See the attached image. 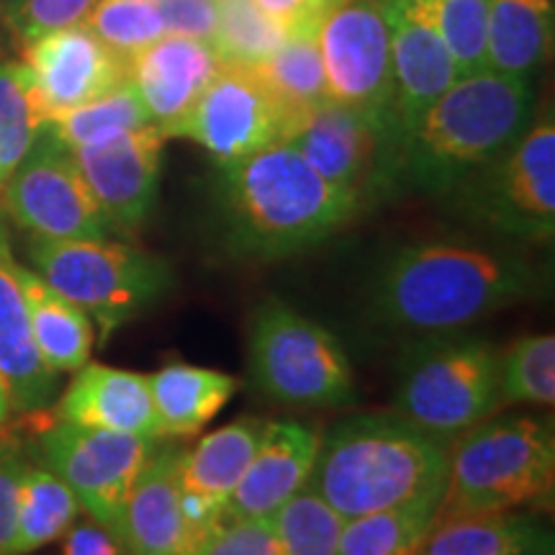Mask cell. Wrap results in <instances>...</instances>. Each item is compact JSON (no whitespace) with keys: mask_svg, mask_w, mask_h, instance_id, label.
Returning <instances> with one entry per match:
<instances>
[{"mask_svg":"<svg viewBox=\"0 0 555 555\" xmlns=\"http://www.w3.org/2000/svg\"><path fill=\"white\" fill-rule=\"evenodd\" d=\"M317 39L330 99L373 119L397 124L391 31L384 0H343L322 21Z\"/></svg>","mask_w":555,"mask_h":555,"instance_id":"cell-13","label":"cell"},{"mask_svg":"<svg viewBox=\"0 0 555 555\" xmlns=\"http://www.w3.org/2000/svg\"><path fill=\"white\" fill-rule=\"evenodd\" d=\"M491 0H437L435 21L446 41L457 78L486 69Z\"/></svg>","mask_w":555,"mask_h":555,"instance_id":"cell-37","label":"cell"},{"mask_svg":"<svg viewBox=\"0 0 555 555\" xmlns=\"http://www.w3.org/2000/svg\"><path fill=\"white\" fill-rule=\"evenodd\" d=\"M553 0H491L486 69L530 80L553 54Z\"/></svg>","mask_w":555,"mask_h":555,"instance_id":"cell-26","label":"cell"},{"mask_svg":"<svg viewBox=\"0 0 555 555\" xmlns=\"http://www.w3.org/2000/svg\"><path fill=\"white\" fill-rule=\"evenodd\" d=\"M538 270L512 253L457 242L401 247L373 286V314L391 327L446 335L525 301Z\"/></svg>","mask_w":555,"mask_h":555,"instance_id":"cell-1","label":"cell"},{"mask_svg":"<svg viewBox=\"0 0 555 555\" xmlns=\"http://www.w3.org/2000/svg\"><path fill=\"white\" fill-rule=\"evenodd\" d=\"M86 26L111 52L127 62L144 47L165 37L157 3H142V0H99L86 18Z\"/></svg>","mask_w":555,"mask_h":555,"instance_id":"cell-36","label":"cell"},{"mask_svg":"<svg viewBox=\"0 0 555 555\" xmlns=\"http://www.w3.org/2000/svg\"><path fill=\"white\" fill-rule=\"evenodd\" d=\"M288 144L324 180L360 204L401 180L404 137L393 121L327 101L311 111Z\"/></svg>","mask_w":555,"mask_h":555,"instance_id":"cell-11","label":"cell"},{"mask_svg":"<svg viewBox=\"0 0 555 555\" xmlns=\"http://www.w3.org/2000/svg\"><path fill=\"white\" fill-rule=\"evenodd\" d=\"M152 442L137 435L54 422L41 433V455L47 468L73 489L80 509L119 538L124 506Z\"/></svg>","mask_w":555,"mask_h":555,"instance_id":"cell-14","label":"cell"},{"mask_svg":"<svg viewBox=\"0 0 555 555\" xmlns=\"http://www.w3.org/2000/svg\"><path fill=\"white\" fill-rule=\"evenodd\" d=\"M270 18L283 26V31L319 29L330 11L343 0H255Z\"/></svg>","mask_w":555,"mask_h":555,"instance_id":"cell-42","label":"cell"},{"mask_svg":"<svg viewBox=\"0 0 555 555\" xmlns=\"http://www.w3.org/2000/svg\"><path fill=\"white\" fill-rule=\"evenodd\" d=\"M142 3H159V0H142Z\"/></svg>","mask_w":555,"mask_h":555,"instance_id":"cell-47","label":"cell"},{"mask_svg":"<svg viewBox=\"0 0 555 555\" xmlns=\"http://www.w3.org/2000/svg\"><path fill=\"white\" fill-rule=\"evenodd\" d=\"M538 522L522 515H476L442 519L416 555H496L525 538Z\"/></svg>","mask_w":555,"mask_h":555,"instance_id":"cell-34","label":"cell"},{"mask_svg":"<svg viewBox=\"0 0 555 555\" xmlns=\"http://www.w3.org/2000/svg\"><path fill=\"white\" fill-rule=\"evenodd\" d=\"M229 245L237 255L275 260L337 234L360 201L335 189L288 142L221 165Z\"/></svg>","mask_w":555,"mask_h":555,"instance_id":"cell-2","label":"cell"},{"mask_svg":"<svg viewBox=\"0 0 555 555\" xmlns=\"http://www.w3.org/2000/svg\"><path fill=\"white\" fill-rule=\"evenodd\" d=\"M99 0H0V21L16 44L26 47L47 34L86 24Z\"/></svg>","mask_w":555,"mask_h":555,"instance_id":"cell-38","label":"cell"},{"mask_svg":"<svg viewBox=\"0 0 555 555\" xmlns=\"http://www.w3.org/2000/svg\"><path fill=\"white\" fill-rule=\"evenodd\" d=\"M0 189H3V170H0Z\"/></svg>","mask_w":555,"mask_h":555,"instance_id":"cell-46","label":"cell"},{"mask_svg":"<svg viewBox=\"0 0 555 555\" xmlns=\"http://www.w3.org/2000/svg\"><path fill=\"white\" fill-rule=\"evenodd\" d=\"M450 446L406 416L358 414L319 437L307 486L345 519L420 499H442Z\"/></svg>","mask_w":555,"mask_h":555,"instance_id":"cell-3","label":"cell"},{"mask_svg":"<svg viewBox=\"0 0 555 555\" xmlns=\"http://www.w3.org/2000/svg\"><path fill=\"white\" fill-rule=\"evenodd\" d=\"M37 93L24 62H0V170L5 178L34 147L44 129Z\"/></svg>","mask_w":555,"mask_h":555,"instance_id":"cell-32","label":"cell"},{"mask_svg":"<svg viewBox=\"0 0 555 555\" xmlns=\"http://www.w3.org/2000/svg\"><path fill=\"white\" fill-rule=\"evenodd\" d=\"M24 468L26 457L18 442L0 440V555H16L13 540H16L18 489Z\"/></svg>","mask_w":555,"mask_h":555,"instance_id":"cell-40","label":"cell"},{"mask_svg":"<svg viewBox=\"0 0 555 555\" xmlns=\"http://www.w3.org/2000/svg\"><path fill=\"white\" fill-rule=\"evenodd\" d=\"M450 450L442 519L502 515L543 502L555 483V437L551 422L496 416L457 437Z\"/></svg>","mask_w":555,"mask_h":555,"instance_id":"cell-5","label":"cell"},{"mask_svg":"<svg viewBox=\"0 0 555 555\" xmlns=\"http://www.w3.org/2000/svg\"><path fill=\"white\" fill-rule=\"evenodd\" d=\"M468 183H474L470 208L486 224L519 242H551L555 232L553 111L530 124L496 163Z\"/></svg>","mask_w":555,"mask_h":555,"instance_id":"cell-10","label":"cell"},{"mask_svg":"<svg viewBox=\"0 0 555 555\" xmlns=\"http://www.w3.org/2000/svg\"><path fill=\"white\" fill-rule=\"evenodd\" d=\"M420 551H409V553H404V555H416Z\"/></svg>","mask_w":555,"mask_h":555,"instance_id":"cell-48","label":"cell"},{"mask_svg":"<svg viewBox=\"0 0 555 555\" xmlns=\"http://www.w3.org/2000/svg\"><path fill=\"white\" fill-rule=\"evenodd\" d=\"M18 281L24 288L29 311L31 337L41 360L52 373H75L90 360L95 330L90 317L60 291L41 278L34 268L18 262Z\"/></svg>","mask_w":555,"mask_h":555,"instance_id":"cell-24","label":"cell"},{"mask_svg":"<svg viewBox=\"0 0 555 555\" xmlns=\"http://www.w3.org/2000/svg\"><path fill=\"white\" fill-rule=\"evenodd\" d=\"M147 124H152L147 108L142 106L131 82H124V86L114 88L101 99L82 103V106L52 119L47 124V129L62 147L75 152L88 147V144L121 134V131L147 127Z\"/></svg>","mask_w":555,"mask_h":555,"instance_id":"cell-30","label":"cell"},{"mask_svg":"<svg viewBox=\"0 0 555 555\" xmlns=\"http://www.w3.org/2000/svg\"><path fill=\"white\" fill-rule=\"evenodd\" d=\"M163 150L165 134L155 124H147L73 152L111 229H137L152 214Z\"/></svg>","mask_w":555,"mask_h":555,"instance_id":"cell-16","label":"cell"},{"mask_svg":"<svg viewBox=\"0 0 555 555\" xmlns=\"http://www.w3.org/2000/svg\"><path fill=\"white\" fill-rule=\"evenodd\" d=\"M317 34L319 29L288 31L281 47L260 67H255L298 124L307 121L311 111L322 103L332 101Z\"/></svg>","mask_w":555,"mask_h":555,"instance_id":"cell-28","label":"cell"},{"mask_svg":"<svg viewBox=\"0 0 555 555\" xmlns=\"http://www.w3.org/2000/svg\"><path fill=\"white\" fill-rule=\"evenodd\" d=\"M286 39L283 26L268 16L255 0H219L214 50L221 65L260 67Z\"/></svg>","mask_w":555,"mask_h":555,"instance_id":"cell-33","label":"cell"},{"mask_svg":"<svg viewBox=\"0 0 555 555\" xmlns=\"http://www.w3.org/2000/svg\"><path fill=\"white\" fill-rule=\"evenodd\" d=\"M0 208L13 224L39 240H103L111 234L73 152L47 127L5 178Z\"/></svg>","mask_w":555,"mask_h":555,"instance_id":"cell-9","label":"cell"},{"mask_svg":"<svg viewBox=\"0 0 555 555\" xmlns=\"http://www.w3.org/2000/svg\"><path fill=\"white\" fill-rule=\"evenodd\" d=\"M80 502L73 489L47 466L26 463L18 489L13 553L29 555L60 540L78 522Z\"/></svg>","mask_w":555,"mask_h":555,"instance_id":"cell-27","label":"cell"},{"mask_svg":"<svg viewBox=\"0 0 555 555\" xmlns=\"http://www.w3.org/2000/svg\"><path fill=\"white\" fill-rule=\"evenodd\" d=\"M499 358L481 337L427 335L401 363L397 412L450 446L502 406Z\"/></svg>","mask_w":555,"mask_h":555,"instance_id":"cell-6","label":"cell"},{"mask_svg":"<svg viewBox=\"0 0 555 555\" xmlns=\"http://www.w3.org/2000/svg\"><path fill=\"white\" fill-rule=\"evenodd\" d=\"M0 378L9 391L11 409L18 414L41 412L57 393V373L41 360L31 337L29 311L18 281L9 229L0 219Z\"/></svg>","mask_w":555,"mask_h":555,"instance_id":"cell-22","label":"cell"},{"mask_svg":"<svg viewBox=\"0 0 555 555\" xmlns=\"http://www.w3.org/2000/svg\"><path fill=\"white\" fill-rule=\"evenodd\" d=\"M13 409H11V399H9V391H5V384L3 378H0V433H3L5 425H9Z\"/></svg>","mask_w":555,"mask_h":555,"instance_id":"cell-45","label":"cell"},{"mask_svg":"<svg viewBox=\"0 0 555 555\" xmlns=\"http://www.w3.org/2000/svg\"><path fill=\"white\" fill-rule=\"evenodd\" d=\"M159 437L196 435L229 404L240 380L224 371L170 363L147 376Z\"/></svg>","mask_w":555,"mask_h":555,"instance_id":"cell-25","label":"cell"},{"mask_svg":"<svg viewBox=\"0 0 555 555\" xmlns=\"http://www.w3.org/2000/svg\"><path fill=\"white\" fill-rule=\"evenodd\" d=\"M247 363L253 384L278 404L339 406L356 393L350 360L337 337L275 298L255 309Z\"/></svg>","mask_w":555,"mask_h":555,"instance_id":"cell-8","label":"cell"},{"mask_svg":"<svg viewBox=\"0 0 555 555\" xmlns=\"http://www.w3.org/2000/svg\"><path fill=\"white\" fill-rule=\"evenodd\" d=\"M29 260L54 291L86 311L101 339L150 309L172 283L168 262L108 237H31Z\"/></svg>","mask_w":555,"mask_h":555,"instance_id":"cell-7","label":"cell"},{"mask_svg":"<svg viewBox=\"0 0 555 555\" xmlns=\"http://www.w3.org/2000/svg\"><path fill=\"white\" fill-rule=\"evenodd\" d=\"M196 555H281L270 517L224 519Z\"/></svg>","mask_w":555,"mask_h":555,"instance_id":"cell-39","label":"cell"},{"mask_svg":"<svg viewBox=\"0 0 555 555\" xmlns=\"http://www.w3.org/2000/svg\"><path fill=\"white\" fill-rule=\"evenodd\" d=\"M317 450V429L298 422H268L253 461L227 499L221 522L273 515L278 506L307 486Z\"/></svg>","mask_w":555,"mask_h":555,"instance_id":"cell-20","label":"cell"},{"mask_svg":"<svg viewBox=\"0 0 555 555\" xmlns=\"http://www.w3.org/2000/svg\"><path fill=\"white\" fill-rule=\"evenodd\" d=\"M347 519L309 486L270 515L281 555H337Z\"/></svg>","mask_w":555,"mask_h":555,"instance_id":"cell-31","label":"cell"},{"mask_svg":"<svg viewBox=\"0 0 555 555\" xmlns=\"http://www.w3.org/2000/svg\"><path fill=\"white\" fill-rule=\"evenodd\" d=\"M165 34L214 41L219 21V0H159Z\"/></svg>","mask_w":555,"mask_h":555,"instance_id":"cell-41","label":"cell"},{"mask_svg":"<svg viewBox=\"0 0 555 555\" xmlns=\"http://www.w3.org/2000/svg\"><path fill=\"white\" fill-rule=\"evenodd\" d=\"M219 69L211 41L165 34L129 60V82L150 121L170 139Z\"/></svg>","mask_w":555,"mask_h":555,"instance_id":"cell-19","label":"cell"},{"mask_svg":"<svg viewBox=\"0 0 555 555\" xmlns=\"http://www.w3.org/2000/svg\"><path fill=\"white\" fill-rule=\"evenodd\" d=\"M298 127L301 124L258 69L221 65L172 137L193 139L219 165H229L270 144L288 142Z\"/></svg>","mask_w":555,"mask_h":555,"instance_id":"cell-12","label":"cell"},{"mask_svg":"<svg viewBox=\"0 0 555 555\" xmlns=\"http://www.w3.org/2000/svg\"><path fill=\"white\" fill-rule=\"evenodd\" d=\"M496 555H553V538L551 532L535 525L525 538H519L515 545H509Z\"/></svg>","mask_w":555,"mask_h":555,"instance_id":"cell-44","label":"cell"},{"mask_svg":"<svg viewBox=\"0 0 555 555\" xmlns=\"http://www.w3.org/2000/svg\"><path fill=\"white\" fill-rule=\"evenodd\" d=\"M440 504L442 499H420L350 517L343 527L337 555H404L420 551L437 525Z\"/></svg>","mask_w":555,"mask_h":555,"instance_id":"cell-29","label":"cell"},{"mask_svg":"<svg viewBox=\"0 0 555 555\" xmlns=\"http://www.w3.org/2000/svg\"><path fill=\"white\" fill-rule=\"evenodd\" d=\"M499 399L502 404L553 406L555 401V337L517 339L499 358Z\"/></svg>","mask_w":555,"mask_h":555,"instance_id":"cell-35","label":"cell"},{"mask_svg":"<svg viewBox=\"0 0 555 555\" xmlns=\"http://www.w3.org/2000/svg\"><path fill=\"white\" fill-rule=\"evenodd\" d=\"M54 420L80 427L159 440L157 412L144 373L101 363H86L75 371L54 409Z\"/></svg>","mask_w":555,"mask_h":555,"instance_id":"cell-21","label":"cell"},{"mask_svg":"<svg viewBox=\"0 0 555 555\" xmlns=\"http://www.w3.org/2000/svg\"><path fill=\"white\" fill-rule=\"evenodd\" d=\"M266 427L268 422L258 416H245V420L229 422V425L201 437L193 450H183L180 453L183 494L221 515L229 494L253 461Z\"/></svg>","mask_w":555,"mask_h":555,"instance_id":"cell-23","label":"cell"},{"mask_svg":"<svg viewBox=\"0 0 555 555\" xmlns=\"http://www.w3.org/2000/svg\"><path fill=\"white\" fill-rule=\"evenodd\" d=\"M24 65L44 124L129 82V62L111 52L86 24L26 44Z\"/></svg>","mask_w":555,"mask_h":555,"instance_id":"cell-15","label":"cell"},{"mask_svg":"<svg viewBox=\"0 0 555 555\" xmlns=\"http://www.w3.org/2000/svg\"><path fill=\"white\" fill-rule=\"evenodd\" d=\"M176 446H152L124 506L119 540L127 555H196L214 530L185 512Z\"/></svg>","mask_w":555,"mask_h":555,"instance_id":"cell-18","label":"cell"},{"mask_svg":"<svg viewBox=\"0 0 555 555\" xmlns=\"http://www.w3.org/2000/svg\"><path fill=\"white\" fill-rule=\"evenodd\" d=\"M437 0H384L393 57V116L401 134L457 80V69L435 21Z\"/></svg>","mask_w":555,"mask_h":555,"instance_id":"cell-17","label":"cell"},{"mask_svg":"<svg viewBox=\"0 0 555 555\" xmlns=\"http://www.w3.org/2000/svg\"><path fill=\"white\" fill-rule=\"evenodd\" d=\"M532 111L530 80L491 69L457 78L406 137L401 178L427 193L461 189L525 134Z\"/></svg>","mask_w":555,"mask_h":555,"instance_id":"cell-4","label":"cell"},{"mask_svg":"<svg viewBox=\"0 0 555 555\" xmlns=\"http://www.w3.org/2000/svg\"><path fill=\"white\" fill-rule=\"evenodd\" d=\"M62 555H127L121 540L99 522H75L62 535Z\"/></svg>","mask_w":555,"mask_h":555,"instance_id":"cell-43","label":"cell"}]
</instances>
